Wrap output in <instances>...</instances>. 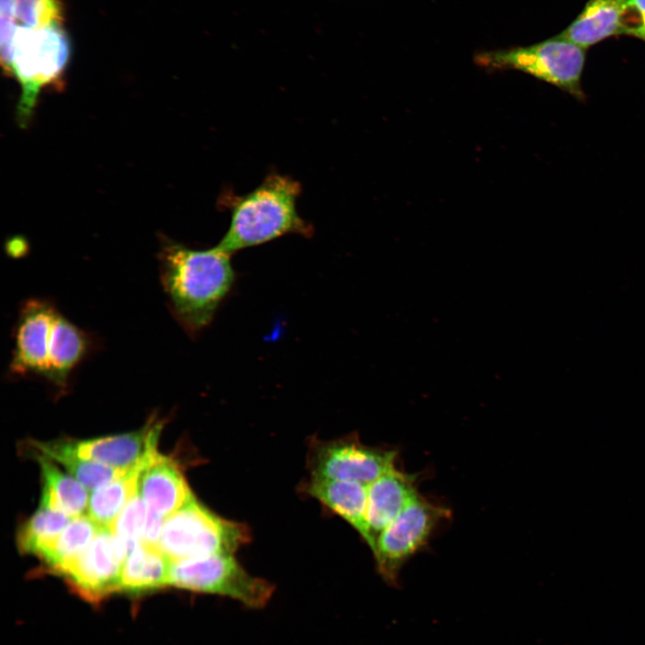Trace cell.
<instances>
[{"instance_id":"19","label":"cell","mask_w":645,"mask_h":645,"mask_svg":"<svg viewBox=\"0 0 645 645\" xmlns=\"http://www.w3.org/2000/svg\"><path fill=\"white\" fill-rule=\"evenodd\" d=\"M26 452L32 456H42L64 466L69 474L87 490H95L120 477L128 469H118L76 455L64 439L50 442L27 440Z\"/></svg>"},{"instance_id":"22","label":"cell","mask_w":645,"mask_h":645,"mask_svg":"<svg viewBox=\"0 0 645 645\" xmlns=\"http://www.w3.org/2000/svg\"><path fill=\"white\" fill-rule=\"evenodd\" d=\"M72 519L61 512L39 506L17 531L16 543L20 552L38 556L60 535Z\"/></svg>"},{"instance_id":"1","label":"cell","mask_w":645,"mask_h":645,"mask_svg":"<svg viewBox=\"0 0 645 645\" xmlns=\"http://www.w3.org/2000/svg\"><path fill=\"white\" fill-rule=\"evenodd\" d=\"M159 278L173 316L191 336L212 320L232 288L231 254L218 245L195 250L162 236Z\"/></svg>"},{"instance_id":"7","label":"cell","mask_w":645,"mask_h":645,"mask_svg":"<svg viewBox=\"0 0 645 645\" xmlns=\"http://www.w3.org/2000/svg\"><path fill=\"white\" fill-rule=\"evenodd\" d=\"M396 452L370 447L357 437L313 438L308 445L310 477L354 481L369 485L395 468Z\"/></svg>"},{"instance_id":"26","label":"cell","mask_w":645,"mask_h":645,"mask_svg":"<svg viewBox=\"0 0 645 645\" xmlns=\"http://www.w3.org/2000/svg\"><path fill=\"white\" fill-rule=\"evenodd\" d=\"M164 520V518L148 509L147 520L141 540L159 546Z\"/></svg>"},{"instance_id":"18","label":"cell","mask_w":645,"mask_h":645,"mask_svg":"<svg viewBox=\"0 0 645 645\" xmlns=\"http://www.w3.org/2000/svg\"><path fill=\"white\" fill-rule=\"evenodd\" d=\"M171 563L159 546L139 540L127 553L119 590L135 593L168 586Z\"/></svg>"},{"instance_id":"9","label":"cell","mask_w":645,"mask_h":645,"mask_svg":"<svg viewBox=\"0 0 645 645\" xmlns=\"http://www.w3.org/2000/svg\"><path fill=\"white\" fill-rule=\"evenodd\" d=\"M129 551L126 542L109 527H100L95 538L60 574L77 592L90 600L119 590L123 564Z\"/></svg>"},{"instance_id":"8","label":"cell","mask_w":645,"mask_h":645,"mask_svg":"<svg viewBox=\"0 0 645 645\" xmlns=\"http://www.w3.org/2000/svg\"><path fill=\"white\" fill-rule=\"evenodd\" d=\"M447 516L446 509L417 494L379 534L373 555L379 573L387 582H397L404 563L427 542Z\"/></svg>"},{"instance_id":"4","label":"cell","mask_w":645,"mask_h":645,"mask_svg":"<svg viewBox=\"0 0 645 645\" xmlns=\"http://www.w3.org/2000/svg\"><path fill=\"white\" fill-rule=\"evenodd\" d=\"M250 540L245 525L215 514L194 496L164 520L159 548L172 561L234 555Z\"/></svg>"},{"instance_id":"24","label":"cell","mask_w":645,"mask_h":645,"mask_svg":"<svg viewBox=\"0 0 645 645\" xmlns=\"http://www.w3.org/2000/svg\"><path fill=\"white\" fill-rule=\"evenodd\" d=\"M147 515V504L137 491L109 528L131 548L142 539Z\"/></svg>"},{"instance_id":"16","label":"cell","mask_w":645,"mask_h":645,"mask_svg":"<svg viewBox=\"0 0 645 645\" xmlns=\"http://www.w3.org/2000/svg\"><path fill=\"white\" fill-rule=\"evenodd\" d=\"M626 0H589L561 39L587 48L613 35L624 34Z\"/></svg>"},{"instance_id":"21","label":"cell","mask_w":645,"mask_h":645,"mask_svg":"<svg viewBox=\"0 0 645 645\" xmlns=\"http://www.w3.org/2000/svg\"><path fill=\"white\" fill-rule=\"evenodd\" d=\"M100 526L88 514L71 520L60 535L39 555L49 571L61 574L90 546Z\"/></svg>"},{"instance_id":"10","label":"cell","mask_w":645,"mask_h":645,"mask_svg":"<svg viewBox=\"0 0 645 645\" xmlns=\"http://www.w3.org/2000/svg\"><path fill=\"white\" fill-rule=\"evenodd\" d=\"M56 312V306L43 298H30L22 304L14 330L10 374L45 380L50 331Z\"/></svg>"},{"instance_id":"5","label":"cell","mask_w":645,"mask_h":645,"mask_svg":"<svg viewBox=\"0 0 645 645\" xmlns=\"http://www.w3.org/2000/svg\"><path fill=\"white\" fill-rule=\"evenodd\" d=\"M476 62L491 69H514L585 99L581 74L585 48L555 36L528 47L478 54Z\"/></svg>"},{"instance_id":"11","label":"cell","mask_w":645,"mask_h":645,"mask_svg":"<svg viewBox=\"0 0 645 645\" xmlns=\"http://www.w3.org/2000/svg\"><path fill=\"white\" fill-rule=\"evenodd\" d=\"M164 421L151 415L139 430L88 440H65L67 446L81 458L118 469L136 464L149 448L158 442Z\"/></svg>"},{"instance_id":"3","label":"cell","mask_w":645,"mask_h":645,"mask_svg":"<svg viewBox=\"0 0 645 645\" xmlns=\"http://www.w3.org/2000/svg\"><path fill=\"white\" fill-rule=\"evenodd\" d=\"M70 38L63 24L32 29L19 25L8 54L1 58L4 72L21 86L16 108L20 126L30 122L40 93L64 88L71 57Z\"/></svg>"},{"instance_id":"12","label":"cell","mask_w":645,"mask_h":645,"mask_svg":"<svg viewBox=\"0 0 645 645\" xmlns=\"http://www.w3.org/2000/svg\"><path fill=\"white\" fill-rule=\"evenodd\" d=\"M138 491L148 509L164 519L194 496L180 466L159 452L144 469Z\"/></svg>"},{"instance_id":"15","label":"cell","mask_w":645,"mask_h":645,"mask_svg":"<svg viewBox=\"0 0 645 645\" xmlns=\"http://www.w3.org/2000/svg\"><path fill=\"white\" fill-rule=\"evenodd\" d=\"M417 494L414 480L396 468L367 485L366 520L375 542L379 534Z\"/></svg>"},{"instance_id":"23","label":"cell","mask_w":645,"mask_h":645,"mask_svg":"<svg viewBox=\"0 0 645 645\" xmlns=\"http://www.w3.org/2000/svg\"><path fill=\"white\" fill-rule=\"evenodd\" d=\"M20 25L32 29L63 24V0H13Z\"/></svg>"},{"instance_id":"25","label":"cell","mask_w":645,"mask_h":645,"mask_svg":"<svg viewBox=\"0 0 645 645\" xmlns=\"http://www.w3.org/2000/svg\"><path fill=\"white\" fill-rule=\"evenodd\" d=\"M630 13L634 21L626 35L645 40V0H626L625 16Z\"/></svg>"},{"instance_id":"17","label":"cell","mask_w":645,"mask_h":645,"mask_svg":"<svg viewBox=\"0 0 645 645\" xmlns=\"http://www.w3.org/2000/svg\"><path fill=\"white\" fill-rule=\"evenodd\" d=\"M157 444L153 443L144 456L125 473L91 492L87 514L99 526L110 527L137 493L141 476L158 452Z\"/></svg>"},{"instance_id":"14","label":"cell","mask_w":645,"mask_h":645,"mask_svg":"<svg viewBox=\"0 0 645 645\" xmlns=\"http://www.w3.org/2000/svg\"><path fill=\"white\" fill-rule=\"evenodd\" d=\"M87 333L59 311L55 314L48 344V366L45 380L55 389L64 391L73 370L90 350Z\"/></svg>"},{"instance_id":"6","label":"cell","mask_w":645,"mask_h":645,"mask_svg":"<svg viewBox=\"0 0 645 645\" xmlns=\"http://www.w3.org/2000/svg\"><path fill=\"white\" fill-rule=\"evenodd\" d=\"M169 586L219 595L251 607H262L273 587L248 573L233 555L220 554L171 563Z\"/></svg>"},{"instance_id":"13","label":"cell","mask_w":645,"mask_h":645,"mask_svg":"<svg viewBox=\"0 0 645 645\" xmlns=\"http://www.w3.org/2000/svg\"><path fill=\"white\" fill-rule=\"evenodd\" d=\"M301 489L349 523L374 553L375 541L370 534L366 520L367 485L310 477Z\"/></svg>"},{"instance_id":"2","label":"cell","mask_w":645,"mask_h":645,"mask_svg":"<svg viewBox=\"0 0 645 645\" xmlns=\"http://www.w3.org/2000/svg\"><path fill=\"white\" fill-rule=\"evenodd\" d=\"M300 194L301 185L295 179L268 175L254 190L235 199L229 227L217 245L232 254L284 235L311 236L313 228L297 211Z\"/></svg>"},{"instance_id":"20","label":"cell","mask_w":645,"mask_h":645,"mask_svg":"<svg viewBox=\"0 0 645 645\" xmlns=\"http://www.w3.org/2000/svg\"><path fill=\"white\" fill-rule=\"evenodd\" d=\"M39 462L42 477L40 507L61 512L71 518L84 514L90 495L87 489L73 477L61 471L42 456H32Z\"/></svg>"}]
</instances>
